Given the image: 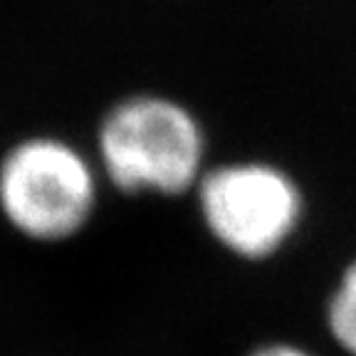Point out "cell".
<instances>
[{"label": "cell", "instance_id": "4", "mask_svg": "<svg viewBox=\"0 0 356 356\" xmlns=\"http://www.w3.org/2000/svg\"><path fill=\"white\" fill-rule=\"evenodd\" d=\"M322 327L341 356H356V252L337 270L324 295Z\"/></svg>", "mask_w": 356, "mask_h": 356}, {"label": "cell", "instance_id": "5", "mask_svg": "<svg viewBox=\"0 0 356 356\" xmlns=\"http://www.w3.org/2000/svg\"><path fill=\"white\" fill-rule=\"evenodd\" d=\"M243 356H319V354L314 349H309L307 344H302V341L275 337V339H262L257 344H252Z\"/></svg>", "mask_w": 356, "mask_h": 356}, {"label": "cell", "instance_id": "2", "mask_svg": "<svg viewBox=\"0 0 356 356\" xmlns=\"http://www.w3.org/2000/svg\"><path fill=\"white\" fill-rule=\"evenodd\" d=\"M191 200L206 238L243 265L280 260L309 220V193L302 178L267 156L213 161Z\"/></svg>", "mask_w": 356, "mask_h": 356}, {"label": "cell", "instance_id": "3", "mask_svg": "<svg viewBox=\"0 0 356 356\" xmlns=\"http://www.w3.org/2000/svg\"><path fill=\"white\" fill-rule=\"evenodd\" d=\"M104 188L92 151L60 134L22 136L0 159V216L30 243L79 238L95 222Z\"/></svg>", "mask_w": 356, "mask_h": 356}, {"label": "cell", "instance_id": "1", "mask_svg": "<svg viewBox=\"0 0 356 356\" xmlns=\"http://www.w3.org/2000/svg\"><path fill=\"white\" fill-rule=\"evenodd\" d=\"M95 156L104 186L136 200L191 198L213 163L198 111L163 89H134L97 119Z\"/></svg>", "mask_w": 356, "mask_h": 356}]
</instances>
